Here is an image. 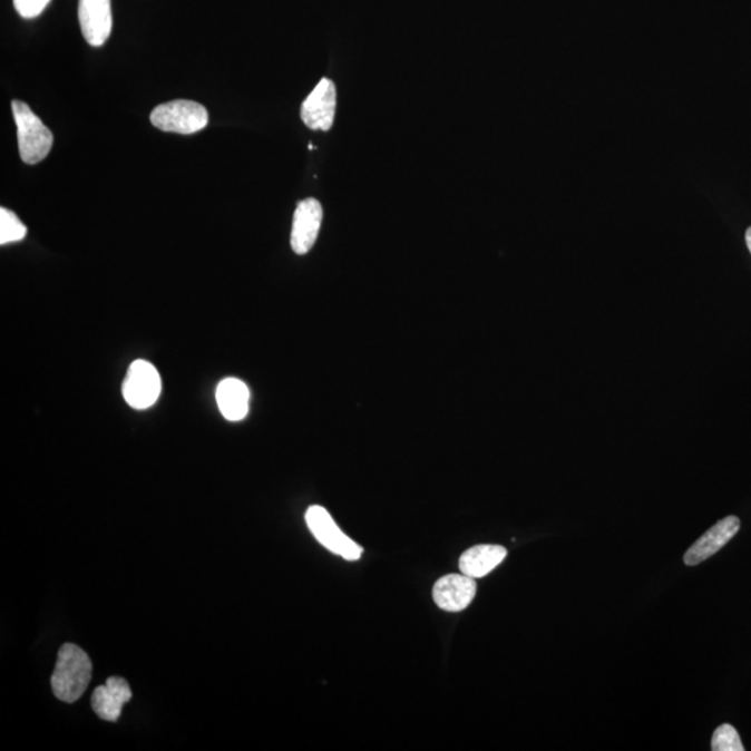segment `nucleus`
Listing matches in <instances>:
<instances>
[{"label": "nucleus", "mask_w": 751, "mask_h": 751, "mask_svg": "<svg viewBox=\"0 0 751 751\" xmlns=\"http://www.w3.org/2000/svg\"><path fill=\"white\" fill-rule=\"evenodd\" d=\"M92 677L88 654L76 644L61 646L52 675L55 696L65 703H75L87 691Z\"/></svg>", "instance_id": "nucleus-1"}, {"label": "nucleus", "mask_w": 751, "mask_h": 751, "mask_svg": "<svg viewBox=\"0 0 751 751\" xmlns=\"http://www.w3.org/2000/svg\"><path fill=\"white\" fill-rule=\"evenodd\" d=\"M11 110H13L17 137H19L21 160L27 165H37L47 158L52 149L53 134L26 103L13 100Z\"/></svg>", "instance_id": "nucleus-2"}, {"label": "nucleus", "mask_w": 751, "mask_h": 751, "mask_svg": "<svg viewBox=\"0 0 751 751\" xmlns=\"http://www.w3.org/2000/svg\"><path fill=\"white\" fill-rule=\"evenodd\" d=\"M150 121L162 131L189 136V134L204 130L209 123V116H207L205 106L194 100L178 99L156 106L150 114Z\"/></svg>", "instance_id": "nucleus-3"}, {"label": "nucleus", "mask_w": 751, "mask_h": 751, "mask_svg": "<svg viewBox=\"0 0 751 751\" xmlns=\"http://www.w3.org/2000/svg\"><path fill=\"white\" fill-rule=\"evenodd\" d=\"M305 519L312 535L328 550L338 554L347 562H358L361 558L362 547L341 531L328 509L321 506H312L308 508Z\"/></svg>", "instance_id": "nucleus-4"}, {"label": "nucleus", "mask_w": 751, "mask_h": 751, "mask_svg": "<svg viewBox=\"0 0 751 751\" xmlns=\"http://www.w3.org/2000/svg\"><path fill=\"white\" fill-rule=\"evenodd\" d=\"M123 397L134 409H147L154 406L162 392V379L153 363L134 361L128 368L121 387Z\"/></svg>", "instance_id": "nucleus-5"}, {"label": "nucleus", "mask_w": 751, "mask_h": 751, "mask_svg": "<svg viewBox=\"0 0 751 751\" xmlns=\"http://www.w3.org/2000/svg\"><path fill=\"white\" fill-rule=\"evenodd\" d=\"M338 105V91L329 78H323L305 99L301 108V119L311 130L329 131L333 127Z\"/></svg>", "instance_id": "nucleus-6"}, {"label": "nucleus", "mask_w": 751, "mask_h": 751, "mask_svg": "<svg viewBox=\"0 0 751 751\" xmlns=\"http://www.w3.org/2000/svg\"><path fill=\"white\" fill-rule=\"evenodd\" d=\"M323 209L321 202L315 198L301 201L294 213L293 230H291V248L299 255H305L315 245L321 230Z\"/></svg>", "instance_id": "nucleus-7"}, {"label": "nucleus", "mask_w": 751, "mask_h": 751, "mask_svg": "<svg viewBox=\"0 0 751 751\" xmlns=\"http://www.w3.org/2000/svg\"><path fill=\"white\" fill-rule=\"evenodd\" d=\"M474 577L464 574H451L440 577L433 587V599L437 607L448 613H459L469 607L476 596Z\"/></svg>", "instance_id": "nucleus-8"}, {"label": "nucleus", "mask_w": 751, "mask_h": 751, "mask_svg": "<svg viewBox=\"0 0 751 751\" xmlns=\"http://www.w3.org/2000/svg\"><path fill=\"white\" fill-rule=\"evenodd\" d=\"M78 20L86 41L91 47H103L111 32L110 0H80Z\"/></svg>", "instance_id": "nucleus-9"}, {"label": "nucleus", "mask_w": 751, "mask_h": 751, "mask_svg": "<svg viewBox=\"0 0 751 751\" xmlns=\"http://www.w3.org/2000/svg\"><path fill=\"white\" fill-rule=\"evenodd\" d=\"M741 529V519L738 517H726L715 524L713 528L705 531L694 545L689 548L683 557L687 566L702 564L705 559L713 557L722 547L728 545Z\"/></svg>", "instance_id": "nucleus-10"}, {"label": "nucleus", "mask_w": 751, "mask_h": 751, "mask_svg": "<svg viewBox=\"0 0 751 751\" xmlns=\"http://www.w3.org/2000/svg\"><path fill=\"white\" fill-rule=\"evenodd\" d=\"M131 698L130 685L123 677L111 676L104 686L95 689L92 709L99 719L115 722L120 719L123 708Z\"/></svg>", "instance_id": "nucleus-11"}, {"label": "nucleus", "mask_w": 751, "mask_h": 751, "mask_svg": "<svg viewBox=\"0 0 751 751\" xmlns=\"http://www.w3.org/2000/svg\"><path fill=\"white\" fill-rule=\"evenodd\" d=\"M250 397L248 387L240 379L227 378L217 386V406L230 422H240L248 414Z\"/></svg>", "instance_id": "nucleus-12"}, {"label": "nucleus", "mask_w": 751, "mask_h": 751, "mask_svg": "<svg viewBox=\"0 0 751 751\" xmlns=\"http://www.w3.org/2000/svg\"><path fill=\"white\" fill-rule=\"evenodd\" d=\"M507 550L498 545H479L470 547L459 558L461 574L479 579L495 570L507 557Z\"/></svg>", "instance_id": "nucleus-13"}, {"label": "nucleus", "mask_w": 751, "mask_h": 751, "mask_svg": "<svg viewBox=\"0 0 751 751\" xmlns=\"http://www.w3.org/2000/svg\"><path fill=\"white\" fill-rule=\"evenodd\" d=\"M27 235V227L16 213L2 207L0 209V244L17 243V241L25 240Z\"/></svg>", "instance_id": "nucleus-14"}, {"label": "nucleus", "mask_w": 751, "mask_h": 751, "mask_svg": "<svg viewBox=\"0 0 751 751\" xmlns=\"http://www.w3.org/2000/svg\"><path fill=\"white\" fill-rule=\"evenodd\" d=\"M711 749L714 751H744L741 737L738 731L730 724H722L716 728L713 741H711Z\"/></svg>", "instance_id": "nucleus-15"}, {"label": "nucleus", "mask_w": 751, "mask_h": 751, "mask_svg": "<svg viewBox=\"0 0 751 751\" xmlns=\"http://www.w3.org/2000/svg\"><path fill=\"white\" fill-rule=\"evenodd\" d=\"M17 13L25 19H33L42 13L50 0H13Z\"/></svg>", "instance_id": "nucleus-16"}, {"label": "nucleus", "mask_w": 751, "mask_h": 751, "mask_svg": "<svg viewBox=\"0 0 751 751\" xmlns=\"http://www.w3.org/2000/svg\"><path fill=\"white\" fill-rule=\"evenodd\" d=\"M747 244H748V248H749L750 254H751V227H749L748 232H747Z\"/></svg>", "instance_id": "nucleus-17"}]
</instances>
